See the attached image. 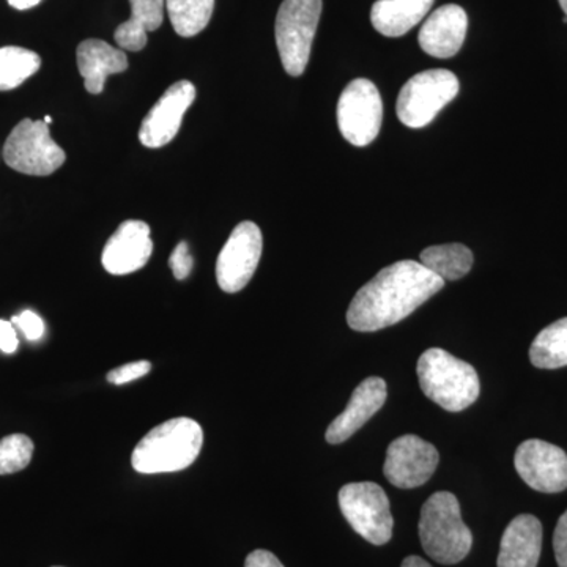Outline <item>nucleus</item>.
<instances>
[{"label":"nucleus","mask_w":567,"mask_h":567,"mask_svg":"<svg viewBox=\"0 0 567 567\" xmlns=\"http://www.w3.org/2000/svg\"><path fill=\"white\" fill-rule=\"evenodd\" d=\"M434 0H377L371 11L372 25L382 35L398 39L427 17Z\"/></svg>","instance_id":"nucleus-19"},{"label":"nucleus","mask_w":567,"mask_h":567,"mask_svg":"<svg viewBox=\"0 0 567 567\" xmlns=\"http://www.w3.org/2000/svg\"><path fill=\"white\" fill-rule=\"evenodd\" d=\"M245 567H284V565L271 551L254 550L246 558Z\"/></svg>","instance_id":"nucleus-31"},{"label":"nucleus","mask_w":567,"mask_h":567,"mask_svg":"<svg viewBox=\"0 0 567 567\" xmlns=\"http://www.w3.org/2000/svg\"><path fill=\"white\" fill-rule=\"evenodd\" d=\"M18 346H20V341H18L13 323L0 320V350L10 354L17 352Z\"/></svg>","instance_id":"nucleus-30"},{"label":"nucleus","mask_w":567,"mask_h":567,"mask_svg":"<svg viewBox=\"0 0 567 567\" xmlns=\"http://www.w3.org/2000/svg\"><path fill=\"white\" fill-rule=\"evenodd\" d=\"M383 103L374 82L354 80L344 89L338 102L339 132L354 147H365L379 136Z\"/></svg>","instance_id":"nucleus-9"},{"label":"nucleus","mask_w":567,"mask_h":567,"mask_svg":"<svg viewBox=\"0 0 567 567\" xmlns=\"http://www.w3.org/2000/svg\"><path fill=\"white\" fill-rule=\"evenodd\" d=\"M420 260L443 281H458L472 270L473 252L461 244L431 246L421 252Z\"/></svg>","instance_id":"nucleus-21"},{"label":"nucleus","mask_w":567,"mask_h":567,"mask_svg":"<svg viewBox=\"0 0 567 567\" xmlns=\"http://www.w3.org/2000/svg\"><path fill=\"white\" fill-rule=\"evenodd\" d=\"M40 66L41 59L37 52L20 47L0 48V92L20 87Z\"/></svg>","instance_id":"nucleus-23"},{"label":"nucleus","mask_w":567,"mask_h":567,"mask_svg":"<svg viewBox=\"0 0 567 567\" xmlns=\"http://www.w3.org/2000/svg\"><path fill=\"white\" fill-rule=\"evenodd\" d=\"M439 462L434 445L416 435H402L388 446L383 473L394 487L415 488L431 480Z\"/></svg>","instance_id":"nucleus-11"},{"label":"nucleus","mask_w":567,"mask_h":567,"mask_svg":"<svg viewBox=\"0 0 567 567\" xmlns=\"http://www.w3.org/2000/svg\"><path fill=\"white\" fill-rule=\"evenodd\" d=\"M204 431L192 417H174L156 425L134 447L133 468L142 475L174 473L188 468L199 457Z\"/></svg>","instance_id":"nucleus-2"},{"label":"nucleus","mask_w":567,"mask_h":567,"mask_svg":"<svg viewBox=\"0 0 567 567\" xmlns=\"http://www.w3.org/2000/svg\"><path fill=\"white\" fill-rule=\"evenodd\" d=\"M458 93V80L450 70H427L406 81L399 93V121L409 128H423L436 114L453 102Z\"/></svg>","instance_id":"nucleus-8"},{"label":"nucleus","mask_w":567,"mask_h":567,"mask_svg":"<svg viewBox=\"0 0 567 567\" xmlns=\"http://www.w3.org/2000/svg\"><path fill=\"white\" fill-rule=\"evenodd\" d=\"M388 395L385 380L380 377H369L363 380L350 398L349 405L333 423L328 425L327 439L331 445H341L361 427L385 404Z\"/></svg>","instance_id":"nucleus-15"},{"label":"nucleus","mask_w":567,"mask_h":567,"mask_svg":"<svg viewBox=\"0 0 567 567\" xmlns=\"http://www.w3.org/2000/svg\"><path fill=\"white\" fill-rule=\"evenodd\" d=\"M78 69L84 78L85 91L100 95L104 91V82L111 74L123 73L128 69L125 51L111 47L103 40L82 41L76 51Z\"/></svg>","instance_id":"nucleus-18"},{"label":"nucleus","mask_w":567,"mask_h":567,"mask_svg":"<svg viewBox=\"0 0 567 567\" xmlns=\"http://www.w3.org/2000/svg\"><path fill=\"white\" fill-rule=\"evenodd\" d=\"M33 442L24 434H13L0 440V475H13L31 464Z\"/></svg>","instance_id":"nucleus-25"},{"label":"nucleus","mask_w":567,"mask_h":567,"mask_svg":"<svg viewBox=\"0 0 567 567\" xmlns=\"http://www.w3.org/2000/svg\"><path fill=\"white\" fill-rule=\"evenodd\" d=\"M322 14V0H284L276 17L275 35L284 70L301 76L311 58L312 41Z\"/></svg>","instance_id":"nucleus-5"},{"label":"nucleus","mask_w":567,"mask_h":567,"mask_svg":"<svg viewBox=\"0 0 567 567\" xmlns=\"http://www.w3.org/2000/svg\"><path fill=\"white\" fill-rule=\"evenodd\" d=\"M7 166L17 173L47 177L63 166L66 155L51 137L50 125L24 118L7 137L2 151Z\"/></svg>","instance_id":"nucleus-6"},{"label":"nucleus","mask_w":567,"mask_h":567,"mask_svg":"<svg viewBox=\"0 0 567 567\" xmlns=\"http://www.w3.org/2000/svg\"><path fill=\"white\" fill-rule=\"evenodd\" d=\"M559 6H561L563 11H565V17L567 18V0H558Z\"/></svg>","instance_id":"nucleus-34"},{"label":"nucleus","mask_w":567,"mask_h":567,"mask_svg":"<svg viewBox=\"0 0 567 567\" xmlns=\"http://www.w3.org/2000/svg\"><path fill=\"white\" fill-rule=\"evenodd\" d=\"M153 252L151 226L137 219L122 223L103 249L102 262L107 274L123 276L141 270Z\"/></svg>","instance_id":"nucleus-14"},{"label":"nucleus","mask_w":567,"mask_h":567,"mask_svg":"<svg viewBox=\"0 0 567 567\" xmlns=\"http://www.w3.org/2000/svg\"><path fill=\"white\" fill-rule=\"evenodd\" d=\"M529 360L539 369H559L567 365V317L548 324L529 347Z\"/></svg>","instance_id":"nucleus-22"},{"label":"nucleus","mask_w":567,"mask_h":567,"mask_svg":"<svg viewBox=\"0 0 567 567\" xmlns=\"http://www.w3.org/2000/svg\"><path fill=\"white\" fill-rule=\"evenodd\" d=\"M40 2L41 0H9L10 6L17 10L33 9V7L39 6Z\"/></svg>","instance_id":"nucleus-32"},{"label":"nucleus","mask_w":567,"mask_h":567,"mask_svg":"<svg viewBox=\"0 0 567 567\" xmlns=\"http://www.w3.org/2000/svg\"><path fill=\"white\" fill-rule=\"evenodd\" d=\"M132 17L115 29V43L125 51H142L147 44V33L156 31L164 20L166 0H130Z\"/></svg>","instance_id":"nucleus-20"},{"label":"nucleus","mask_w":567,"mask_h":567,"mask_svg":"<svg viewBox=\"0 0 567 567\" xmlns=\"http://www.w3.org/2000/svg\"><path fill=\"white\" fill-rule=\"evenodd\" d=\"M445 281L415 260H401L383 268L354 295L347 323L354 331L372 333L406 319Z\"/></svg>","instance_id":"nucleus-1"},{"label":"nucleus","mask_w":567,"mask_h":567,"mask_svg":"<svg viewBox=\"0 0 567 567\" xmlns=\"http://www.w3.org/2000/svg\"><path fill=\"white\" fill-rule=\"evenodd\" d=\"M262 246L257 224L245 221L235 227L216 260V279L224 292L237 293L248 286L260 262Z\"/></svg>","instance_id":"nucleus-10"},{"label":"nucleus","mask_w":567,"mask_h":567,"mask_svg":"<svg viewBox=\"0 0 567 567\" xmlns=\"http://www.w3.org/2000/svg\"><path fill=\"white\" fill-rule=\"evenodd\" d=\"M11 323L17 324L29 341H39L44 334V322L35 312L24 311L14 316Z\"/></svg>","instance_id":"nucleus-28"},{"label":"nucleus","mask_w":567,"mask_h":567,"mask_svg":"<svg viewBox=\"0 0 567 567\" xmlns=\"http://www.w3.org/2000/svg\"><path fill=\"white\" fill-rule=\"evenodd\" d=\"M339 507L346 520L368 543L385 546L393 537L390 499L379 484L350 483L339 491Z\"/></svg>","instance_id":"nucleus-7"},{"label":"nucleus","mask_w":567,"mask_h":567,"mask_svg":"<svg viewBox=\"0 0 567 567\" xmlns=\"http://www.w3.org/2000/svg\"><path fill=\"white\" fill-rule=\"evenodd\" d=\"M468 29V17L462 7H440L421 28L417 41L425 54L436 59H450L461 51Z\"/></svg>","instance_id":"nucleus-16"},{"label":"nucleus","mask_w":567,"mask_h":567,"mask_svg":"<svg viewBox=\"0 0 567 567\" xmlns=\"http://www.w3.org/2000/svg\"><path fill=\"white\" fill-rule=\"evenodd\" d=\"M166 9L174 31L189 39L207 28L215 0H166Z\"/></svg>","instance_id":"nucleus-24"},{"label":"nucleus","mask_w":567,"mask_h":567,"mask_svg":"<svg viewBox=\"0 0 567 567\" xmlns=\"http://www.w3.org/2000/svg\"><path fill=\"white\" fill-rule=\"evenodd\" d=\"M194 260L192 254H189V246L186 241H181L173 254L169 257V267L173 270L175 279L178 281H183V279L188 278L193 271Z\"/></svg>","instance_id":"nucleus-27"},{"label":"nucleus","mask_w":567,"mask_h":567,"mask_svg":"<svg viewBox=\"0 0 567 567\" xmlns=\"http://www.w3.org/2000/svg\"><path fill=\"white\" fill-rule=\"evenodd\" d=\"M416 372L423 393L446 412H462L480 398L481 382L475 368L446 350H425L417 360Z\"/></svg>","instance_id":"nucleus-3"},{"label":"nucleus","mask_w":567,"mask_h":567,"mask_svg":"<svg viewBox=\"0 0 567 567\" xmlns=\"http://www.w3.org/2000/svg\"><path fill=\"white\" fill-rule=\"evenodd\" d=\"M196 100L193 82L178 81L171 85L142 122L140 141L144 147L159 148L169 144L181 132L183 117Z\"/></svg>","instance_id":"nucleus-13"},{"label":"nucleus","mask_w":567,"mask_h":567,"mask_svg":"<svg viewBox=\"0 0 567 567\" xmlns=\"http://www.w3.org/2000/svg\"><path fill=\"white\" fill-rule=\"evenodd\" d=\"M555 557L559 567H567V511L559 517L554 535Z\"/></svg>","instance_id":"nucleus-29"},{"label":"nucleus","mask_w":567,"mask_h":567,"mask_svg":"<svg viewBox=\"0 0 567 567\" xmlns=\"http://www.w3.org/2000/svg\"><path fill=\"white\" fill-rule=\"evenodd\" d=\"M152 371L151 361H134V363L123 364L107 374V382L112 385H125L133 380L141 379Z\"/></svg>","instance_id":"nucleus-26"},{"label":"nucleus","mask_w":567,"mask_h":567,"mask_svg":"<svg viewBox=\"0 0 567 567\" xmlns=\"http://www.w3.org/2000/svg\"><path fill=\"white\" fill-rule=\"evenodd\" d=\"M44 123H48V125H50V123L52 122V117H50V115H47V117H44Z\"/></svg>","instance_id":"nucleus-35"},{"label":"nucleus","mask_w":567,"mask_h":567,"mask_svg":"<svg viewBox=\"0 0 567 567\" xmlns=\"http://www.w3.org/2000/svg\"><path fill=\"white\" fill-rule=\"evenodd\" d=\"M514 464L529 487L544 494H559L567 488V454L544 440H527L517 447Z\"/></svg>","instance_id":"nucleus-12"},{"label":"nucleus","mask_w":567,"mask_h":567,"mask_svg":"<svg viewBox=\"0 0 567 567\" xmlns=\"http://www.w3.org/2000/svg\"><path fill=\"white\" fill-rule=\"evenodd\" d=\"M543 551V524L522 514L507 525L499 544L498 567H537Z\"/></svg>","instance_id":"nucleus-17"},{"label":"nucleus","mask_w":567,"mask_h":567,"mask_svg":"<svg viewBox=\"0 0 567 567\" xmlns=\"http://www.w3.org/2000/svg\"><path fill=\"white\" fill-rule=\"evenodd\" d=\"M420 539L425 554L440 565H457L473 546V535L462 520L457 496L436 492L421 509Z\"/></svg>","instance_id":"nucleus-4"},{"label":"nucleus","mask_w":567,"mask_h":567,"mask_svg":"<svg viewBox=\"0 0 567 567\" xmlns=\"http://www.w3.org/2000/svg\"><path fill=\"white\" fill-rule=\"evenodd\" d=\"M401 567H432L429 565L425 559L421 557H416V555H412V557H406L404 561H402Z\"/></svg>","instance_id":"nucleus-33"}]
</instances>
